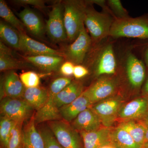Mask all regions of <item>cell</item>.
<instances>
[{"mask_svg":"<svg viewBox=\"0 0 148 148\" xmlns=\"http://www.w3.org/2000/svg\"><path fill=\"white\" fill-rule=\"evenodd\" d=\"M109 36L148 39V13L135 18H115Z\"/></svg>","mask_w":148,"mask_h":148,"instance_id":"1","label":"cell"},{"mask_svg":"<svg viewBox=\"0 0 148 148\" xmlns=\"http://www.w3.org/2000/svg\"><path fill=\"white\" fill-rule=\"evenodd\" d=\"M86 3L84 25L90 34L92 42L97 43L110 36L115 18L107 12L97 11L88 1Z\"/></svg>","mask_w":148,"mask_h":148,"instance_id":"2","label":"cell"},{"mask_svg":"<svg viewBox=\"0 0 148 148\" xmlns=\"http://www.w3.org/2000/svg\"><path fill=\"white\" fill-rule=\"evenodd\" d=\"M64 24L67 40L73 42L84 27L86 2L69 0L63 2Z\"/></svg>","mask_w":148,"mask_h":148,"instance_id":"3","label":"cell"},{"mask_svg":"<svg viewBox=\"0 0 148 148\" xmlns=\"http://www.w3.org/2000/svg\"><path fill=\"white\" fill-rule=\"evenodd\" d=\"M64 13V3L57 1L53 4L49 14L45 25L46 32L54 42H62L67 40Z\"/></svg>","mask_w":148,"mask_h":148,"instance_id":"4","label":"cell"},{"mask_svg":"<svg viewBox=\"0 0 148 148\" xmlns=\"http://www.w3.org/2000/svg\"><path fill=\"white\" fill-rule=\"evenodd\" d=\"M34 108L24 99L5 97L1 103V112L6 117L18 123L32 116Z\"/></svg>","mask_w":148,"mask_h":148,"instance_id":"5","label":"cell"},{"mask_svg":"<svg viewBox=\"0 0 148 148\" xmlns=\"http://www.w3.org/2000/svg\"><path fill=\"white\" fill-rule=\"evenodd\" d=\"M49 127L63 148H84L77 132L67 122L54 120L49 122Z\"/></svg>","mask_w":148,"mask_h":148,"instance_id":"6","label":"cell"},{"mask_svg":"<svg viewBox=\"0 0 148 148\" xmlns=\"http://www.w3.org/2000/svg\"><path fill=\"white\" fill-rule=\"evenodd\" d=\"M92 41L85 27L73 42L65 49L64 58L75 65H81L90 49Z\"/></svg>","mask_w":148,"mask_h":148,"instance_id":"7","label":"cell"},{"mask_svg":"<svg viewBox=\"0 0 148 148\" xmlns=\"http://www.w3.org/2000/svg\"><path fill=\"white\" fill-rule=\"evenodd\" d=\"M84 86L79 82L72 81L53 98L51 112V121L61 117L59 110L72 103L84 92Z\"/></svg>","mask_w":148,"mask_h":148,"instance_id":"8","label":"cell"},{"mask_svg":"<svg viewBox=\"0 0 148 148\" xmlns=\"http://www.w3.org/2000/svg\"><path fill=\"white\" fill-rule=\"evenodd\" d=\"M116 88V83L112 79L103 77L98 79L90 87L84 90L83 94L92 105L110 97L114 92Z\"/></svg>","mask_w":148,"mask_h":148,"instance_id":"9","label":"cell"},{"mask_svg":"<svg viewBox=\"0 0 148 148\" xmlns=\"http://www.w3.org/2000/svg\"><path fill=\"white\" fill-rule=\"evenodd\" d=\"M121 101L120 98L117 97L107 98L91 108L99 117L104 127H110L114 123L121 105Z\"/></svg>","mask_w":148,"mask_h":148,"instance_id":"10","label":"cell"},{"mask_svg":"<svg viewBox=\"0 0 148 148\" xmlns=\"http://www.w3.org/2000/svg\"><path fill=\"white\" fill-rule=\"evenodd\" d=\"M69 84L68 80L64 77L56 79L51 83L48 90V98L45 106L37 111L34 119L35 122L40 123L51 121V112L53 99L58 93Z\"/></svg>","mask_w":148,"mask_h":148,"instance_id":"11","label":"cell"},{"mask_svg":"<svg viewBox=\"0 0 148 148\" xmlns=\"http://www.w3.org/2000/svg\"><path fill=\"white\" fill-rule=\"evenodd\" d=\"M20 36L19 51L25 53L27 56L55 55L64 57L63 52L51 48L44 44L33 39L29 36L26 32H20Z\"/></svg>","mask_w":148,"mask_h":148,"instance_id":"12","label":"cell"},{"mask_svg":"<svg viewBox=\"0 0 148 148\" xmlns=\"http://www.w3.org/2000/svg\"><path fill=\"white\" fill-rule=\"evenodd\" d=\"M93 65L95 74L98 76L115 73L116 60L112 45L108 44L102 48L96 56Z\"/></svg>","mask_w":148,"mask_h":148,"instance_id":"13","label":"cell"},{"mask_svg":"<svg viewBox=\"0 0 148 148\" xmlns=\"http://www.w3.org/2000/svg\"><path fill=\"white\" fill-rule=\"evenodd\" d=\"M127 77L132 87L139 89L145 82L146 68L143 61L133 54L127 56L126 61Z\"/></svg>","mask_w":148,"mask_h":148,"instance_id":"14","label":"cell"},{"mask_svg":"<svg viewBox=\"0 0 148 148\" xmlns=\"http://www.w3.org/2000/svg\"><path fill=\"white\" fill-rule=\"evenodd\" d=\"M20 20L26 29L33 36L42 38L46 32L45 26L40 16L29 8H25L18 14Z\"/></svg>","mask_w":148,"mask_h":148,"instance_id":"15","label":"cell"},{"mask_svg":"<svg viewBox=\"0 0 148 148\" xmlns=\"http://www.w3.org/2000/svg\"><path fill=\"white\" fill-rule=\"evenodd\" d=\"M25 88L18 75L13 71H9L2 80L1 95L3 98H20L23 97Z\"/></svg>","mask_w":148,"mask_h":148,"instance_id":"16","label":"cell"},{"mask_svg":"<svg viewBox=\"0 0 148 148\" xmlns=\"http://www.w3.org/2000/svg\"><path fill=\"white\" fill-rule=\"evenodd\" d=\"M110 127H101L90 132H80L84 148H101L110 145Z\"/></svg>","mask_w":148,"mask_h":148,"instance_id":"17","label":"cell"},{"mask_svg":"<svg viewBox=\"0 0 148 148\" xmlns=\"http://www.w3.org/2000/svg\"><path fill=\"white\" fill-rule=\"evenodd\" d=\"M148 110V99L145 97L137 98L125 105L119 113V117L127 120L145 118Z\"/></svg>","mask_w":148,"mask_h":148,"instance_id":"18","label":"cell"},{"mask_svg":"<svg viewBox=\"0 0 148 148\" xmlns=\"http://www.w3.org/2000/svg\"><path fill=\"white\" fill-rule=\"evenodd\" d=\"M102 123L98 116L89 108L83 111L73 121L74 128L80 132H90L101 128Z\"/></svg>","mask_w":148,"mask_h":148,"instance_id":"19","label":"cell"},{"mask_svg":"<svg viewBox=\"0 0 148 148\" xmlns=\"http://www.w3.org/2000/svg\"><path fill=\"white\" fill-rule=\"evenodd\" d=\"M23 58L33 66L48 72L59 70L65 59L63 56L55 55L27 56H24Z\"/></svg>","mask_w":148,"mask_h":148,"instance_id":"20","label":"cell"},{"mask_svg":"<svg viewBox=\"0 0 148 148\" xmlns=\"http://www.w3.org/2000/svg\"><path fill=\"white\" fill-rule=\"evenodd\" d=\"M92 105L89 100L82 94L78 98L59 110L60 115L65 121L70 122L73 121L83 111L90 108Z\"/></svg>","mask_w":148,"mask_h":148,"instance_id":"21","label":"cell"},{"mask_svg":"<svg viewBox=\"0 0 148 148\" xmlns=\"http://www.w3.org/2000/svg\"><path fill=\"white\" fill-rule=\"evenodd\" d=\"M34 117L32 118L23 128L25 148H45L44 140L35 126Z\"/></svg>","mask_w":148,"mask_h":148,"instance_id":"22","label":"cell"},{"mask_svg":"<svg viewBox=\"0 0 148 148\" xmlns=\"http://www.w3.org/2000/svg\"><path fill=\"white\" fill-rule=\"evenodd\" d=\"M119 125L128 132L139 145L142 147L145 144L146 131L145 119L125 121L121 123Z\"/></svg>","mask_w":148,"mask_h":148,"instance_id":"23","label":"cell"},{"mask_svg":"<svg viewBox=\"0 0 148 148\" xmlns=\"http://www.w3.org/2000/svg\"><path fill=\"white\" fill-rule=\"evenodd\" d=\"M110 145L115 148H141L128 132L119 125L112 129L110 135Z\"/></svg>","mask_w":148,"mask_h":148,"instance_id":"24","label":"cell"},{"mask_svg":"<svg viewBox=\"0 0 148 148\" xmlns=\"http://www.w3.org/2000/svg\"><path fill=\"white\" fill-rule=\"evenodd\" d=\"M48 95V90L43 88H26L22 98L34 110L38 111L46 103Z\"/></svg>","mask_w":148,"mask_h":148,"instance_id":"25","label":"cell"},{"mask_svg":"<svg viewBox=\"0 0 148 148\" xmlns=\"http://www.w3.org/2000/svg\"><path fill=\"white\" fill-rule=\"evenodd\" d=\"M0 38L3 43L16 50L20 47V32L5 21L0 22Z\"/></svg>","mask_w":148,"mask_h":148,"instance_id":"26","label":"cell"},{"mask_svg":"<svg viewBox=\"0 0 148 148\" xmlns=\"http://www.w3.org/2000/svg\"><path fill=\"white\" fill-rule=\"evenodd\" d=\"M32 64L25 60L21 61L16 58L15 55L0 53V71L1 72L13 71L14 69H25L32 67Z\"/></svg>","mask_w":148,"mask_h":148,"instance_id":"27","label":"cell"},{"mask_svg":"<svg viewBox=\"0 0 148 148\" xmlns=\"http://www.w3.org/2000/svg\"><path fill=\"white\" fill-rule=\"evenodd\" d=\"M0 16L5 22L18 30V32H26V28L24 24L20 19H18L15 16L6 3L3 0L0 1Z\"/></svg>","mask_w":148,"mask_h":148,"instance_id":"28","label":"cell"},{"mask_svg":"<svg viewBox=\"0 0 148 148\" xmlns=\"http://www.w3.org/2000/svg\"><path fill=\"white\" fill-rule=\"evenodd\" d=\"M16 122L2 116L0 121V140L3 148H7L11 136L12 130Z\"/></svg>","mask_w":148,"mask_h":148,"instance_id":"29","label":"cell"},{"mask_svg":"<svg viewBox=\"0 0 148 148\" xmlns=\"http://www.w3.org/2000/svg\"><path fill=\"white\" fill-rule=\"evenodd\" d=\"M22 125L17 122L14 125L7 148H25Z\"/></svg>","mask_w":148,"mask_h":148,"instance_id":"30","label":"cell"},{"mask_svg":"<svg viewBox=\"0 0 148 148\" xmlns=\"http://www.w3.org/2000/svg\"><path fill=\"white\" fill-rule=\"evenodd\" d=\"M19 77L26 88L39 87L40 83V77L34 72H24L20 75Z\"/></svg>","mask_w":148,"mask_h":148,"instance_id":"31","label":"cell"},{"mask_svg":"<svg viewBox=\"0 0 148 148\" xmlns=\"http://www.w3.org/2000/svg\"><path fill=\"white\" fill-rule=\"evenodd\" d=\"M39 131L43 138L45 148H63L58 143L49 127H42Z\"/></svg>","mask_w":148,"mask_h":148,"instance_id":"32","label":"cell"},{"mask_svg":"<svg viewBox=\"0 0 148 148\" xmlns=\"http://www.w3.org/2000/svg\"><path fill=\"white\" fill-rule=\"evenodd\" d=\"M108 3L115 18H122L129 17L127 10L123 8L119 0H109Z\"/></svg>","mask_w":148,"mask_h":148,"instance_id":"33","label":"cell"},{"mask_svg":"<svg viewBox=\"0 0 148 148\" xmlns=\"http://www.w3.org/2000/svg\"><path fill=\"white\" fill-rule=\"evenodd\" d=\"M13 1L18 5H30L40 10L46 8L45 1L42 0H15Z\"/></svg>","mask_w":148,"mask_h":148,"instance_id":"34","label":"cell"},{"mask_svg":"<svg viewBox=\"0 0 148 148\" xmlns=\"http://www.w3.org/2000/svg\"><path fill=\"white\" fill-rule=\"evenodd\" d=\"M75 65L71 61H67L64 62L60 67L59 70L62 75L68 77L73 75Z\"/></svg>","mask_w":148,"mask_h":148,"instance_id":"35","label":"cell"},{"mask_svg":"<svg viewBox=\"0 0 148 148\" xmlns=\"http://www.w3.org/2000/svg\"><path fill=\"white\" fill-rule=\"evenodd\" d=\"M89 71L87 68L81 65H75L74 67L73 75L77 79L82 78L88 74Z\"/></svg>","mask_w":148,"mask_h":148,"instance_id":"36","label":"cell"},{"mask_svg":"<svg viewBox=\"0 0 148 148\" xmlns=\"http://www.w3.org/2000/svg\"><path fill=\"white\" fill-rule=\"evenodd\" d=\"M142 92L143 97L148 99V77L143 85Z\"/></svg>","mask_w":148,"mask_h":148,"instance_id":"37","label":"cell"},{"mask_svg":"<svg viewBox=\"0 0 148 148\" xmlns=\"http://www.w3.org/2000/svg\"><path fill=\"white\" fill-rule=\"evenodd\" d=\"M145 119L146 125L145 137V144L148 143V120Z\"/></svg>","mask_w":148,"mask_h":148,"instance_id":"38","label":"cell"},{"mask_svg":"<svg viewBox=\"0 0 148 148\" xmlns=\"http://www.w3.org/2000/svg\"><path fill=\"white\" fill-rule=\"evenodd\" d=\"M145 60L146 66L148 68V48L147 49L145 53Z\"/></svg>","mask_w":148,"mask_h":148,"instance_id":"39","label":"cell"},{"mask_svg":"<svg viewBox=\"0 0 148 148\" xmlns=\"http://www.w3.org/2000/svg\"><path fill=\"white\" fill-rule=\"evenodd\" d=\"M141 148H148V143L144 144V145L142 146Z\"/></svg>","mask_w":148,"mask_h":148,"instance_id":"40","label":"cell"},{"mask_svg":"<svg viewBox=\"0 0 148 148\" xmlns=\"http://www.w3.org/2000/svg\"><path fill=\"white\" fill-rule=\"evenodd\" d=\"M143 119H145L147 120H148V110L147 111V114H146L145 117V118Z\"/></svg>","mask_w":148,"mask_h":148,"instance_id":"41","label":"cell"}]
</instances>
